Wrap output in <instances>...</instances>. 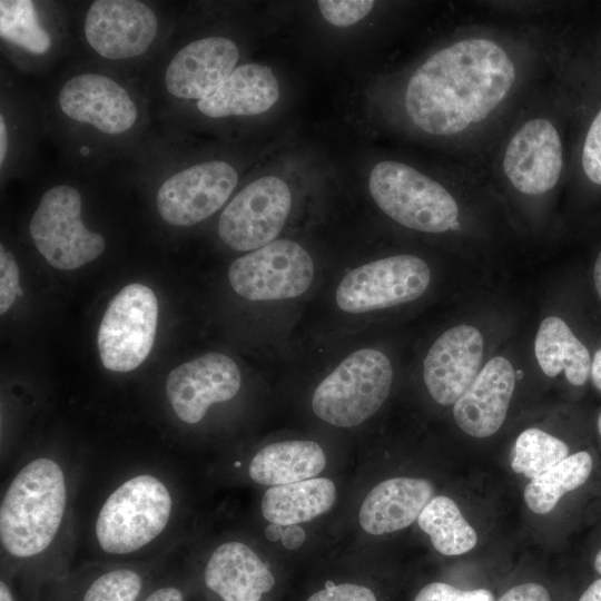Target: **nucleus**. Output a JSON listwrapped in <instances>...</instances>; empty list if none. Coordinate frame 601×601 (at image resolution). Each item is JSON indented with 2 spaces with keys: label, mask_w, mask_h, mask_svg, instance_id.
Instances as JSON below:
<instances>
[{
  "label": "nucleus",
  "mask_w": 601,
  "mask_h": 601,
  "mask_svg": "<svg viewBox=\"0 0 601 601\" xmlns=\"http://www.w3.org/2000/svg\"><path fill=\"white\" fill-rule=\"evenodd\" d=\"M514 80V65L502 47L487 39L461 40L415 70L406 87L405 110L427 134L455 135L496 108Z\"/></svg>",
  "instance_id": "f257e3e1"
},
{
  "label": "nucleus",
  "mask_w": 601,
  "mask_h": 601,
  "mask_svg": "<svg viewBox=\"0 0 601 601\" xmlns=\"http://www.w3.org/2000/svg\"><path fill=\"white\" fill-rule=\"evenodd\" d=\"M67 502L65 475L52 460L29 462L11 481L0 508L2 546L16 558L45 551L61 524Z\"/></svg>",
  "instance_id": "f03ea898"
},
{
  "label": "nucleus",
  "mask_w": 601,
  "mask_h": 601,
  "mask_svg": "<svg viewBox=\"0 0 601 601\" xmlns=\"http://www.w3.org/2000/svg\"><path fill=\"white\" fill-rule=\"evenodd\" d=\"M392 381V364L384 353L374 348L358 349L318 384L312 398L313 411L334 426H356L383 405Z\"/></svg>",
  "instance_id": "7ed1b4c3"
},
{
  "label": "nucleus",
  "mask_w": 601,
  "mask_h": 601,
  "mask_svg": "<svg viewBox=\"0 0 601 601\" xmlns=\"http://www.w3.org/2000/svg\"><path fill=\"white\" fill-rule=\"evenodd\" d=\"M173 508L167 486L149 474L118 486L102 504L95 525L100 548L111 554L135 552L167 526Z\"/></svg>",
  "instance_id": "20e7f679"
},
{
  "label": "nucleus",
  "mask_w": 601,
  "mask_h": 601,
  "mask_svg": "<svg viewBox=\"0 0 601 601\" xmlns=\"http://www.w3.org/2000/svg\"><path fill=\"white\" fill-rule=\"evenodd\" d=\"M368 188L380 209L404 227L444 233L457 221L459 206L453 196L403 162L385 160L375 165Z\"/></svg>",
  "instance_id": "39448f33"
},
{
  "label": "nucleus",
  "mask_w": 601,
  "mask_h": 601,
  "mask_svg": "<svg viewBox=\"0 0 601 601\" xmlns=\"http://www.w3.org/2000/svg\"><path fill=\"white\" fill-rule=\"evenodd\" d=\"M82 198L69 185L48 189L30 220V235L49 265L72 270L98 258L105 250L104 237L81 220Z\"/></svg>",
  "instance_id": "423d86ee"
},
{
  "label": "nucleus",
  "mask_w": 601,
  "mask_h": 601,
  "mask_svg": "<svg viewBox=\"0 0 601 601\" xmlns=\"http://www.w3.org/2000/svg\"><path fill=\"white\" fill-rule=\"evenodd\" d=\"M158 303L139 283L120 289L109 302L97 335L102 365L112 372L137 368L148 356L157 329Z\"/></svg>",
  "instance_id": "0eeeda50"
},
{
  "label": "nucleus",
  "mask_w": 601,
  "mask_h": 601,
  "mask_svg": "<svg viewBox=\"0 0 601 601\" xmlns=\"http://www.w3.org/2000/svg\"><path fill=\"white\" fill-rule=\"evenodd\" d=\"M431 282V270L420 257L394 255L348 272L335 292L337 306L351 314L383 309L421 297Z\"/></svg>",
  "instance_id": "6e6552de"
},
{
  "label": "nucleus",
  "mask_w": 601,
  "mask_h": 601,
  "mask_svg": "<svg viewBox=\"0 0 601 601\" xmlns=\"http://www.w3.org/2000/svg\"><path fill=\"white\" fill-rule=\"evenodd\" d=\"M314 263L290 239H277L235 259L228 269L231 288L254 302L298 297L311 286Z\"/></svg>",
  "instance_id": "1a4fd4ad"
},
{
  "label": "nucleus",
  "mask_w": 601,
  "mask_h": 601,
  "mask_svg": "<svg viewBox=\"0 0 601 601\" xmlns=\"http://www.w3.org/2000/svg\"><path fill=\"white\" fill-rule=\"evenodd\" d=\"M290 208L288 185L276 176L260 177L243 188L223 210L218 235L234 250H255L274 242Z\"/></svg>",
  "instance_id": "9d476101"
},
{
  "label": "nucleus",
  "mask_w": 601,
  "mask_h": 601,
  "mask_svg": "<svg viewBox=\"0 0 601 601\" xmlns=\"http://www.w3.org/2000/svg\"><path fill=\"white\" fill-rule=\"evenodd\" d=\"M237 181V171L226 161L196 164L160 185L156 195L157 210L169 225H196L223 207Z\"/></svg>",
  "instance_id": "9b49d317"
},
{
  "label": "nucleus",
  "mask_w": 601,
  "mask_h": 601,
  "mask_svg": "<svg viewBox=\"0 0 601 601\" xmlns=\"http://www.w3.org/2000/svg\"><path fill=\"white\" fill-rule=\"evenodd\" d=\"M85 37L95 52L122 60L146 52L158 31L155 12L136 0H97L87 10Z\"/></svg>",
  "instance_id": "f8f14e48"
},
{
  "label": "nucleus",
  "mask_w": 601,
  "mask_h": 601,
  "mask_svg": "<svg viewBox=\"0 0 601 601\" xmlns=\"http://www.w3.org/2000/svg\"><path fill=\"white\" fill-rule=\"evenodd\" d=\"M242 376L236 363L225 354L207 353L174 368L166 381V395L185 423L195 424L210 405L231 400Z\"/></svg>",
  "instance_id": "ddd939ff"
},
{
  "label": "nucleus",
  "mask_w": 601,
  "mask_h": 601,
  "mask_svg": "<svg viewBox=\"0 0 601 601\" xmlns=\"http://www.w3.org/2000/svg\"><path fill=\"white\" fill-rule=\"evenodd\" d=\"M58 104L68 118L111 136L129 131L138 119L129 92L99 73H80L68 79L59 91Z\"/></svg>",
  "instance_id": "4468645a"
},
{
  "label": "nucleus",
  "mask_w": 601,
  "mask_h": 601,
  "mask_svg": "<svg viewBox=\"0 0 601 601\" xmlns=\"http://www.w3.org/2000/svg\"><path fill=\"white\" fill-rule=\"evenodd\" d=\"M483 357V337L472 325L444 332L430 347L423 362V378L439 404L454 405L477 376Z\"/></svg>",
  "instance_id": "2eb2a0df"
},
{
  "label": "nucleus",
  "mask_w": 601,
  "mask_h": 601,
  "mask_svg": "<svg viewBox=\"0 0 601 601\" xmlns=\"http://www.w3.org/2000/svg\"><path fill=\"white\" fill-rule=\"evenodd\" d=\"M503 169L511 184L526 195H542L558 183L562 169V144L546 119L525 122L510 140Z\"/></svg>",
  "instance_id": "dca6fc26"
},
{
  "label": "nucleus",
  "mask_w": 601,
  "mask_h": 601,
  "mask_svg": "<svg viewBox=\"0 0 601 601\" xmlns=\"http://www.w3.org/2000/svg\"><path fill=\"white\" fill-rule=\"evenodd\" d=\"M235 42L225 37H206L189 42L170 60L165 87L175 98L203 100L211 96L235 70Z\"/></svg>",
  "instance_id": "f3484780"
},
{
  "label": "nucleus",
  "mask_w": 601,
  "mask_h": 601,
  "mask_svg": "<svg viewBox=\"0 0 601 601\" xmlns=\"http://www.w3.org/2000/svg\"><path fill=\"white\" fill-rule=\"evenodd\" d=\"M515 371L502 356L491 358L453 406L459 427L483 439L502 426L515 388Z\"/></svg>",
  "instance_id": "a211bd4d"
},
{
  "label": "nucleus",
  "mask_w": 601,
  "mask_h": 601,
  "mask_svg": "<svg viewBox=\"0 0 601 601\" xmlns=\"http://www.w3.org/2000/svg\"><path fill=\"white\" fill-rule=\"evenodd\" d=\"M434 497L425 479L393 477L374 486L359 509V524L373 535L391 533L411 525Z\"/></svg>",
  "instance_id": "6ab92c4d"
},
{
  "label": "nucleus",
  "mask_w": 601,
  "mask_h": 601,
  "mask_svg": "<svg viewBox=\"0 0 601 601\" xmlns=\"http://www.w3.org/2000/svg\"><path fill=\"white\" fill-rule=\"evenodd\" d=\"M205 583L224 601H259L275 583L258 555L242 542H226L210 555Z\"/></svg>",
  "instance_id": "aec40b11"
},
{
  "label": "nucleus",
  "mask_w": 601,
  "mask_h": 601,
  "mask_svg": "<svg viewBox=\"0 0 601 601\" xmlns=\"http://www.w3.org/2000/svg\"><path fill=\"white\" fill-rule=\"evenodd\" d=\"M278 97L279 83L272 68L252 62L236 67L197 108L209 118L254 116L270 109Z\"/></svg>",
  "instance_id": "412c9836"
},
{
  "label": "nucleus",
  "mask_w": 601,
  "mask_h": 601,
  "mask_svg": "<svg viewBox=\"0 0 601 601\" xmlns=\"http://www.w3.org/2000/svg\"><path fill=\"white\" fill-rule=\"evenodd\" d=\"M326 465L319 444L284 441L259 450L249 464V475L262 485L277 486L314 479Z\"/></svg>",
  "instance_id": "4be33fe9"
},
{
  "label": "nucleus",
  "mask_w": 601,
  "mask_h": 601,
  "mask_svg": "<svg viewBox=\"0 0 601 601\" xmlns=\"http://www.w3.org/2000/svg\"><path fill=\"white\" fill-rule=\"evenodd\" d=\"M536 361L545 375L554 377L562 371L574 386L585 384L591 373V356L569 325L556 316L544 318L534 341Z\"/></svg>",
  "instance_id": "5701e85b"
},
{
  "label": "nucleus",
  "mask_w": 601,
  "mask_h": 601,
  "mask_svg": "<svg viewBox=\"0 0 601 601\" xmlns=\"http://www.w3.org/2000/svg\"><path fill=\"white\" fill-rule=\"evenodd\" d=\"M336 490L329 479L314 477L272 486L262 499V514L270 523L283 526L311 521L334 504Z\"/></svg>",
  "instance_id": "b1692460"
},
{
  "label": "nucleus",
  "mask_w": 601,
  "mask_h": 601,
  "mask_svg": "<svg viewBox=\"0 0 601 601\" xmlns=\"http://www.w3.org/2000/svg\"><path fill=\"white\" fill-rule=\"evenodd\" d=\"M592 467L593 460L589 452L568 455L525 485L523 496L528 508L536 514L551 512L565 493L588 481Z\"/></svg>",
  "instance_id": "393cba45"
},
{
  "label": "nucleus",
  "mask_w": 601,
  "mask_h": 601,
  "mask_svg": "<svg viewBox=\"0 0 601 601\" xmlns=\"http://www.w3.org/2000/svg\"><path fill=\"white\" fill-rule=\"evenodd\" d=\"M434 549L444 555H460L471 551L477 534L465 520L456 503L449 496H434L417 518Z\"/></svg>",
  "instance_id": "a878e982"
},
{
  "label": "nucleus",
  "mask_w": 601,
  "mask_h": 601,
  "mask_svg": "<svg viewBox=\"0 0 601 601\" xmlns=\"http://www.w3.org/2000/svg\"><path fill=\"white\" fill-rule=\"evenodd\" d=\"M0 35L33 55H43L51 47V38L41 27L33 2L28 0L0 1Z\"/></svg>",
  "instance_id": "bb28decb"
},
{
  "label": "nucleus",
  "mask_w": 601,
  "mask_h": 601,
  "mask_svg": "<svg viewBox=\"0 0 601 601\" xmlns=\"http://www.w3.org/2000/svg\"><path fill=\"white\" fill-rule=\"evenodd\" d=\"M569 455L562 440L540 430H524L514 444L512 470L532 480Z\"/></svg>",
  "instance_id": "cd10ccee"
},
{
  "label": "nucleus",
  "mask_w": 601,
  "mask_h": 601,
  "mask_svg": "<svg viewBox=\"0 0 601 601\" xmlns=\"http://www.w3.org/2000/svg\"><path fill=\"white\" fill-rule=\"evenodd\" d=\"M142 587L140 575L129 569L108 571L96 579L82 601H135Z\"/></svg>",
  "instance_id": "c85d7f7f"
},
{
  "label": "nucleus",
  "mask_w": 601,
  "mask_h": 601,
  "mask_svg": "<svg viewBox=\"0 0 601 601\" xmlns=\"http://www.w3.org/2000/svg\"><path fill=\"white\" fill-rule=\"evenodd\" d=\"M317 6L328 23L335 27H348L367 16L374 7V1L321 0Z\"/></svg>",
  "instance_id": "c756f323"
},
{
  "label": "nucleus",
  "mask_w": 601,
  "mask_h": 601,
  "mask_svg": "<svg viewBox=\"0 0 601 601\" xmlns=\"http://www.w3.org/2000/svg\"><path fill=\"white\" fill-rule=\"evenodd\" d=\"M414 601H494L486 589L461 590L443 582H433L423 587Z\"/></svg>",
  "instance_id": "7c9ffc66"
},
{
  "label": "nucleus",
  "mask_w": 601,
  "mask_h": 601,
  "mask_svg": "<svg viewBox=\"0 0 601 601\" xmlns=\"http://www.w3.org/2000/svg\"><path fill=\"white\" fill-rule=\"evenodd\" d=\"M19 268L13 255L3 245L0 246V314H4L14 303L16 296L22 295L19 285Z\"/></svg>",
  "instance_id": "2f4dec72"
},
{
  "label": "nucleus",
  "mask_w": 601,
  "mask_h": 601,
  "mask_svg": "<svg viewBox=\"0 0 601 601\" xmlns=\"http://www.w3.org/2000/svg\"><path fill=\"white\" fill-rule=\"evenodd\" d=\"M582 167L587 177L601 186V109L591 122L585 136Z\"/></svg>",
  "instance_id": "473e14b6"
},
{
  "label": "nucleus",
  "mask_w": 601,
  "mask_h": 601,
  "mask_svg": "<svg viewBox=\"0 0 601 601\" xmlns=\"http://www.w3.org/2000/svg\"><path fill=\"white\" fill-rule=\"evenodd\" d=\"M307 601H377L368 588L352 583L335 584L311 595Z\"/></svg>",
  "instance_id": "72a5a7b5"
},
{
  "label": "nucleus",
  "mask_w": 601,
  "mask_h": 601,
  "mask_svg": "<svg viewBox=\"0 0 601 601\" xmlns=\"http://www.w3.org/2000/svg\"><path fill=\"white\" fill-rule=\"evenodd\" d=\"M499 601H552L548 590L539 583H523L511 588Z\"/></svg>",
  "instance_id": "f704fd0d"
},
{
  "label": "nucleus",
  "mask_w": 601,
  "mask_h": 601,
  "mask_svg": "<svg viewBox=\"0 0 601 601\" xmlns=\"http://www.w3.org/2000/svg\"><path fill=\"white\" fill-rule=\"evenodd\" d=\"M306 533L298 524L286 525L282 535V544L287 550H296L300 548L305 541Z\"/></svg>",
  "instance_id": "c9c22d12"
},
{
  "label": "nucleus",
  "mask_w": 601,
  "mask_h": 601,
  "mask_svg": "<svg viewBox=\"0 0 601 601\" xmlns=\"http://www.w3.org/2000/svg\"><path fill=\"white\" fill-rule=\"evenodd\" d=\"M145 601H184V595L175 587H165L154 591Z\"/></svg>",
  "instance_id": "e433bc0d"
},
{
  "label": "nucleus",
  "mask_w": 601,
  "mask_h": 601,
  "mask_svg": "<svg viewBox=\"0 0 601 601\" xmlns=\"http://www.w3.org/2000/svg\"><path fill=\"white\" fill-rule=\"evenodd\" d=\"M591 378L592 383L601 391V348H599L593 356L592 363H591Z\"/></svg>",
  "instance_id": "4c0bfd02"
},
{
  "label": "nucleus",
  "mask_w": 601,
  "mask_h": 601,
  "mask_svg": "<svg viewBox=\"0 0 601 601\" xmlns=\"http://www.w3.org/2000/svg\"><path fill=\"white\" fill-rule=\"evenodd\" d=\"M579 601H601V579L593 581L582 593Z\"/></svg>",
  "instance_id": "58836bf2"
},
{
  "label": "nucleus",
  "mask_w": 601,
  "mask_h": 601,
  "mask_svg": "<svg viewBox=\"0 0 601 601\" xmlns=\"http://www.w3.org/2000/svg\"><path fill=\"white\" fill-rule=\"evenodd\" d=\"M8 150V130L4 121L3 114L0 115V165L3 166V161Z\"/></svg>",
  "instance_id": "ea45409f"
},
{
  "label": "nucleus",
  "mask_w": 601,
  "mask_h": 601,
  "mask_svg": "<svg viewBox=\"0 0 601 601\" xmlns=\"http://www.w3.org/2000/svg\"><path fill=\"white\" fill-rule=\"evenodd\" d=\"M284 526L277 523H270L265 528V536L267 540L275 542L282 539Z\"/></svg>",
  "instance_id": "a19ab883"
},
{
  "label": "nucleus",
  "mask_w": 601,
  "mask_h": 601,
  "mask_svg": "<svg viewBox=\"0 0 601 601\" xmlns=\"http://www.w3.org/2000/svg\"><path fill=\"white\" fill-rule=\"evenodd\" d=\"M593 280H594L597 293L601 299V252L599 253L595 259V264L593 268Z\"/></svg>",
  "instance_id": "79ce46f5"
},
{
  "label": "nucleus",
  "mask_w": 601,
  "mask_h": 601,
  "mask_svg": "<svg viewBox=\"0 0 601 601\" xmlns=\"http://www.w3.org/2000/svg\"><path fill=\"white\" fill-rule=\"evenodd\" d=\"M0 601H13L12 594L4 581L0 582Z\"/></svg>",
  "instance_id": "37998d69"
},
{
  "label": "nucleus",
  "mask_w": 601,
  "mask_h": 601,
  "mask_svg": "<svg viewBox=\"0 0 601 601\" xmlns=\"http://www.w3.org/2000/svg\"><path fill=\"white\" fill-rule=\"evenodd\" d=\"M594 569L597 570L598 573L601 574V549L600 551L597 553L595 555V559H594Z\"/></svg>",
  "instance_id": "c03bdc74"
},
{
  "label": "nucleus",
  "mask_w": 601,
  "mask_h": 601,
  "mask_svg": "<svg viewBox=\"0 0 601 601\" xmlns=\"http://www.w3.org/2000/svg\"><path fill=\"white\" fill-rule=\"evenodd\" d=\"M597 425H598L599 434H600V436H601V413H600V415H599V417H598V424H597Z\"/></svg>",
  "instance_id": "a18cd8bd"
}]
</instances>
